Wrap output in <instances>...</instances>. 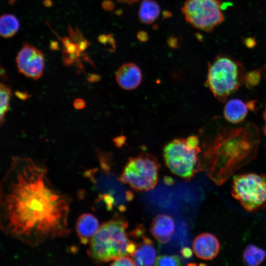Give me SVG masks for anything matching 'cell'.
Listing matches in <instances>:
<instances>
[{
    "label": "cell",
    "instance_id": "6da1fadb",
    "mask_svg": "<svg viewBox=\"0 0 266 266\" xmlns=\"http://www.w3.org/2000/svg\"><path fill=\"white\" fill-rule=\"evenodd\" d=\"M71 202L52 184L44 165L13 157L0 181V229L31 247L68 236Z\"/></svg>",
    "mask_w": 266,
    "mask_h": 266
},
{
    "label": "cell",
    "instance_id": "7a4b0ae2",
    "mask_svg": "<svg viewBox=\"0 0 266 266\" xmlns=\"http://www.w3.org/2000/svg\"><path fill=\"white\" fill-rule=\"evenodd\" d=\"M259 143V132L253 124L222 128L204 152L201 169L221 185L255 157Z\"/></svg>",
    "mask_w": 266,
    "mask_h": 266
},
{
    "label": "cell",
    "instance_id": "3957f363",
    "mask_svg": "<svg viewBox=\"0 0 266 266\" xmlns=\"http://www.w3.org/2000/svg\"><path fill=\"white\" fill-rule=\"evenodd\" d=\"M128 223L118 217L100 226L89 242L87 250L90 260L96 264L107 263L125 256H132L136 244L126 232Z\"/></svg>",
    "mask_w": 266,
    "mask_h": 266
},
{
    "label": "cell",
    "instance_id": "277c9868",
    "mask_svg": "<svg viewBox=\"0 0 266 266\" xmlns=\"http://www.w3.org/2000/svg\"><path fill=\"white\" fill-rule=\"evenodd\" d=\"M244 74L240 62L220 54L208 64L206 85L218 100L225 101L243 84Z\"/></svg>",
    "mask_w": 266,
    "mask_h": 266
},
{
    "label": "cell",
    "instance_id": "5b68a950",
    "mask_svg": "<svg viewBox=\"0 0 266 266\" xmlns=\"http://www.w3.org/2000/svg\"><path fill=\"white\" fill-rule=\"evenodd\" d=\"M200 151L199 139L193 135L168 142L163 149V157L172 173L189 180L201 170L199 160Z\"/></svg>",
    "mask_w": 266,
    "mask_h": 266
},
{
    "label": "cell",
    "instance_id": "8992f818",
    "mask_svg": "<svg viewBox=\"0 0 266 266\" xmlns=\"http://www.w3.org/2000/svg\"><path fill=\"white\" fill-rule=\"evenodd\" d=\"M160 166L154 155L142 153L128 160L118 179L135 191H147L156 185Z\"/></svg>",
    "mask_w": 266,
    "mask_h": 266
},
{
    "label": "cell",
    "instance_id": "52a82bcc",
    "mask_svg": "<svg viewBox=\"0 0 266 266\" xmlns=\"http://www.w3.org/2000/svg\"><path fill=\"white\" fill-rule=\"evenodd\" d=\"M231 194L245 210L260 209L266 204V175L246 173L235 176Z\"/></svg>",
    "mask_w": 266,
    "mask_h": 266
},
{
    "label": "cell",
    "instance_id": "ba28073f",
    "mask_svg": "<svg viewBox=\"0 0 266 266\" xmlns=\"http://www.w3.org/2000/svg\"><path fill=\"white\" fill-rule=\"evenodd\" d=\"M222 4V0H186L181 12L191 26L209 33L224 20Z\"/></svg>",
    "mask_w": 266,
    "mask_h": 266
},
{
    "label": "cell",
    "instance_id": "9c48e42d",
    "mask_svg": "<svg viewBox=\"0 0 266 266\" xmlns=\"http://www.w3.org/2000/svg\"><path fill=\"white\" fill-rule=\"evenodd\" d=\"M16 62L19 72L36 80L39 78L44 68V57L36 47L24 43L18 52Z\"/></svg>",
    "mask_w": 266,
    "mask_h": 266
},
{
    "label": "cell",
    "instance_id": "30bf717a",
    "mask_svg": "<svg viewBox=\"0 0 266 266\" xmlns=\"http://www.w3.org/2000/svg\"><path fill=\"white\" fill-rule=\"evenodd\" d=\"M193 249L199 258L203 260H211L219 254L220 244L218 239L214 234L204 233L195 238Z\"/></svg>",
    "mask_w": 266,
    "mask_h": 266
},
{
    "label": "cell",
    "instance_id": "8fae6325",
    "mask_svg": "<svg viewBox=\"0 0 266 266\" xmlns=\"http://www.w3.org/2000/svg\"><path fill=\"white\" fill-rule=\"evenodd\" d=\"M142 78L140 68L132 62L123 64L116 73V80L118 85L126 90H134L140 84Z\"/></svg>",
    "mask_w": 266,
    "mask_h": 266
},
{
    "label": "cell",
    "instance_id": "7c38bea8",
    "mask_svg": "<svg viewBox=\"0 0 266 266\" xmlns=\"http://www.w3.org/2000/svg\"><path fill=\"white\" fill-rule=\"evenodd\" d=\"M253 101L245 102L239 99H232L225 104L223 114L225 119L232 124L242 122L247 117L249 110L255 108Z\"/></svg>",
    "mask_w": 266,
    "mask_h": 266
},
{
    "label": "cell",
    "instance_id": "4fadbf2b",
    "mask_svg": "<svg viewBox=\"0 0 266 266\" xmlns=\"http://www.w3.org/2000/svg\"><path fill=\"white\" fill-rule=\"evenodd\" d=\"M174 228V221L170 216L159 214L152 221L150 232L158 242L166 243L170 240Z\"/></svg>",
    "mask_w": 266,
    "mask_h": 266
},
{
    "label": "cell",
    "instance_id": "5bb4252c",
    "mask_svg": "<svg viewBox=\"0 0 266 266\" xmlns=\"http://www.w3.org/2000/svg\"><path fill=\"white\" fill-rule=\"evenodd\" d=\"M136 248L132 256L136 266H153L156 259V251L153 241L143 233L142 240L135 242Z\"/></svg>",
    "mask_w": 266,
    "mask_h": 266
},
{
    "label": "cell",
    "instance_id": "9a60e30c",
    "mask_svg": "<svg viewBox=\"0 0 266 266\" xmlns=\"http://www.w3.org/2000/svg\"><path fill=\"white\" fill-rule=\"evenodd\" d=\"M99 227V221L93 214L81 215L77 219L75 227L80 243L84 245L89 243Z\"/></svg>",
    "mask_w": 266,
    "mask_h": 266
},
{
    "label": "cell",
    "instance_id": "2e32d148",
    "mask_svg": "<svg viewBox=\"0 0 266 266\" xmlns=\"http://www.w3.org/2000/svg\"><path fill=\"white\" fill-rule=\"evenodd\" d=\"M160 13V7L154 0H142L138 11L139 20L143 23L150 24L153 23Z\"/></svg>",
    "mask_w": 266,
    "mask_h": 266
},
{
    "label": "cell",
    "instance_id": "e0dca14e",
    "mask_svg": "<svg viewBox=\"0 0 266 266\" xmlns=\"http://www.w3.org/2000/svg\"><path fill=\"white\" fill-rule=\"evenodd\" d=\"M266 258V251L260 247L249 244L244 249L242 254L243 263L249 266H258Z\"/></svg>",
    "mask_w": 266,
    "mask_h": 266
},
{
    "label": "cell",
    "instance_id": "ac0fdd59",
    "mask_svg": "<svg viewBox=\"0 0 266 266\" xmlns=\"http://www.w3.org/2000/svg\"><path fill=\"white\" fill-rule=\"evenodd\" d=\"M20 24L17 18L10 14H3L0 19V34L4 38L13 36L19 30Z\"/></svg>",
    "mask_w": 266,
    "mask_h": 266
},
{
    "label": "cell",
    "instance_id": "d6986e66",
    "mask_svg": "<svg viewBox=\"0 0 266 266\" xmlns=\"http://www.w3.org/2000/svg\"><path fill=\"white\" fill-rule=\"evenodd\" d=\"M0 124L2 122L5 114L9 109V101L11 96L10 88L6 85L1 83L0 88Z\"/></svg>",
    "mask_w": 266,
    "mask_h": 266
},
{
    "label": "cell",
    "instance_id": "ffe728a7",
    "mask_svg": "<svg viewBox=\"0 0 266 266\" xmlns=\"http://www.w3.org/2000/svg\"><path fill=\"white\" fill-rule=\"evenodd\" d=\"M261 79V72L258 70H253L245 73L243 83L249 89H252L259 85Z\"/></svg>",
    "mask_w": 266,
    "mask_h": 266
},
{
    "label": "cell",
    "instance_id": "44dd1931",
    "mask_svg": "<svg viewBox=\"0 0 266 266\" xmlns=\"http://www.w3.org/2000/svg\"><path fill=\"white\" fill-rule=\"evenodd\" d=\"M155 265L179 266L182 265V263L178 256L161 255L156 258Z\"/></svg>",
    "mask_w": 266,
    "mask_h": 266
},
{
    "label": "cell",
    "instance_id": "7402d4cb",
    "mask_svg": "<svg viewBox=\"0 0 266 266\" xmlns=\"http://www.w3.org/2000/svg\"><path fill=\"white\" fill-rule=\"evenodd\" d=\"M111 266H136L133 259L129 256H125L119 258L110 264Z\"/></svg>",
    "mask_w": 266,
    "mask_h": 266
},
{
    "label": "cell",
    "instance_id": "603a6c76",
    "mask_svg": "<svg viewBox=\"0 0 266 266\" xmlns=\"http://www.w3.org/2000/svg\"><path fill=\"white\" fill-rule=\"evenodd\" d=\"M102 6L103 9L106 11H111L114 7V3L111 1L108 0L103 1Z\"/></svg>",
    "mask_w": 266,
    "mask_h": 266
},
{
    "label": "cell",
    "instance_id": "cb8c5ba5",
    "mask_svg": "<svg viewBox=\"0 0 266 266\" xmlns=\"http://www.w3.org/2000/svg\"><path fill=\"white\" fill-rule=\"evenodd\" d=\"M73 105L75 108L81 109L84 108L85 106V102L81 99H77L74 101Z\"/></svg>",
    "mask_w": 266,
    "mask_h": 266
},
{
    "label": "cell",
    "instance_id": "d4e9b609",
    "mask_svg": "<svg viewBox=\"0 0 266 266\" xmlns=\"http://www.w3.org/2000/svg\"><path fill=\"white\" fill-rule=\"evenodd\" d=\"M167 43L169 46L172 48H177L178 45V39L175 37H170L168 40Z\"/></svg>",
    "mask_w": 266,
    "mask_h": 266
},
{
    "label": "cell",
    "instance_id": "484cf974",
    "mask_svg": "<svg viewBox=\"0 0 266 266\" xmlns=\"http://www.w3.org/2000/svg\"><path fill=\"white\" fill-rule=\"evenodd\" d=\"M138 39L142 42L146 41L148 39V34L144 31H140L137 33Z\"/></svg>",
    "mask_w": 266,
    "mask_h": 266
},
{
    "label": "cell",
    "instance_id": "4316f807",
    "mask_svg": "<svg viewBox=\"0 0 266 266\" xmlns=\"http://www.w3.org/2000/svg\"><path fill=\"white\" fill-rule=\"evenodd\" d=\"M182 255L186 258H189L192 256V251L188 248H184L182 251Z\"/></svg>",
    "mask_w": 266,
    "mask_h": 266
},
{
    "label": "cell",
    "instance_id": "83f0119b",
    "mask_svg": "<svg viewBox=\"0 0 266 266\" xmlns=\"http://www.w3.org/2000/svg\"><path fill=\"white\" fill-rule=\"evenodd\" d=\"M16 95L21 100H26L28 98V94L27 93L16 92Z\"/></svg>",
    "mask_w": 266,
    "mask_h": 266
},
{
    "label": "cell",
    "instance_id": "f1b7e54d",
    "mask_svg": "<svg viewBox=\"0 0 266 266\" xmlns=\"http://www.w3.org/2000/svg\"><path fill=\"white\" fill-rule=\"evenodd\" d=\"M119 2L124 3V4H127L129 5H132L133 4L137 1L139 0H116Z\"/></svg>",
    "mask_w": 266,
    "mask_h": 266
},
{
    "label": "cell",
    "instance_id": "f546056e",
    "mask_svg": "<svg viewBox=\"0 0 266 266\" xmlns=\"http://www.w3.org/2000/svg\"><path fill=\"white\" fill-rule=\"evenodd\" d=\"M263 118L264 120V125L263 128V131L265 135H266V105L263 113Z\"/></svg>",
    "mask_w": 266,
    "mask_h": 266
},
{
    "label": "cell",
    "instance_id": "4dcf8cb0",
    "mask_svg": "<svg viewBox=\"0 0 266 266\" xmlns=\"http://www.w3.org/2000/svg\"><path fill=\"white\" fill-rule=\"evenodd\" d=\"M43 3L46 6H50L52 5V1L50 0H45Z\"/></svg>",
    "mask_w": 266,
    "mask_h": 266
},
{
    "label": "cell",
    "instance_id": "1f68e13d",
    "mask_svg": "<svg viewBox=\"0 0 266 266\" xmlns=\"http://www.w3.org/2000/svg\"><path fill=\"white\" fill-rule=\"evenodd\" d=\"M56 42H52L51 44V49H53L54 50H56V47H58V45H56L55 43Z\"/></svg>",
    "mask_w": 266,
    "mask_h": 266
},
{
    "label": "cell",
    "instance_id": "d6a6232c",
    "mask_svg": "<svg viewBox=\"0 0 266 266\" xmlns=\"http://www.w3.org/2000/svg\"><path fill=\"white\" fill-rule=\"evenodd\" d=\"M15 0H10V2L11 4H13Z\"/></svg>",
    "mask_w": 266,
    "mask_h": 266
}]
</instances>
